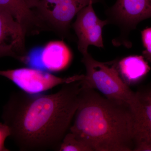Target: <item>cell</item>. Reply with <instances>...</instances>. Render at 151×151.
Returning a JSON list of instances; mask_svg holds the SVG:
<instances>
[{"label":"cell","mask_w":151,"mask_h":151,"mask_svg":"<svg viewBox=\"0 0 151 151\" xmlns=\"http://www.w3.org/2000/svg\"><path fill=\"white\" fill-rule=\"evenodd\" d=\"M58 151H93L89 146L76 137L71 132L66 133L64 136Z\"/></svg>","instance_id":"13"},{"label":"cell","mask_w":151,"mask_h":151,"mask_svg":"<svg viewBox=\"0 0 151 151\" xmlns=\"http://www.w3.org/2000/svg\"><path fill=\"white\" fill-rule=\"evenodd\" d=\"M11 132L7 125L4 123H0V151H9L5 146L6 139L10 137Z\"/></svg>","instance_id":"15"},{"label":"cell","mask_w":151,"mask_h":151,"mask_svg":"<svg viewBox=\"0 0 151 151\" xmlns=\"http://www.w3.org/2000/svg\"><path fill=\"white\" fill-rule=\"evenodd\" d=\"M89 3L77 14L73 25L78 39V48L82 54L88 52L89 45L103 47L102 30L108 21L102 20L97 17L92 4Z\"/></svg>","instance_id":"6"},{"label":"cell","mask_w":151,"mask_h":151,"mask_svg":"<svg viewBox=\"0 0 151 151\" xmlns=\"http://www.w3.org/2000/svg\"><path fill=\"white\" fill-rule=\"evenodd\" d=\"M40 1V0H22L26 5L30 9L36 8Z\"/></svg>","instance_id":"17"},{"label":"cell","mask_w":151,"mask_h":151,"mask_svg":"<svg viewBox=\"0 0 151 151\" xmlns=\"http://www.w3.org/2000/svg\"><path fill=\"white\" fill-rule=\"evenodd\" d=\"M0 76L8 78L23 91L30 94L45 92L60 84L81 81L84 77V75H77L62 78L28 68L0 70Z\"/></svg>","instance_id":"4"},{"label":"cell","mask_w":151,"mask_h":151,"mask_svg":"<svg viewBox=\"0 0 151 151\" xmlns=\"http://www.w3.org/2000/svg\"><path fill=\"white\" fill-rule=\"evenodd\" d=\"M26 28L12 14L0 9V58L9 56L26 63Z\"/></svg>","instance_id":"5"},{"label":"cell","mask_w":151,"mask_h":151,"mask_svg":"<svg viewBox=\"0 0 151 151\" xmlns=\"http://www.w3.org/2000/svg\"><path fill=\"white\" fill-rule=\"evenodd\" d=\"M142 37L145 49L143 51V55L151 63V27L146 28L142 31Z\"/></svg>","instance_id":"14"},{"label":"cell","mask_w":151,"mask_h":151,"mask_svg":"<svg viewBox=\"0 0 151 151\" xmlns=\"http://www.w3.org/2000/svg\"><path fill=\"white\" fill-rule=\"evenodd\" d=\"M0 9L12 14L25 27L27 26H38V18L31 9L22 0H0Z\"/></svg>","instance_id":"12"},{"label":"cell","mask_w":151,"mask_h":151,"mask_svg":"<svg viewBox=\"0 0 151 151\" xmlns=\"http://www.w3.org/2000/svg\"><path fill=\"white\" fill-rule=\"evenodd\" d=\"M134 151H151V144L142 143L137 144L135 146Z\"/></svg>","instance_id":"16"},{"label":"cell","mask_w":151,"mask_h":151,"mask_svg":"<svg viewBox=\"0 0 151 151\" xmlns=\"http://www.w3.org/2000/svg\"><path fill=\"white\" fill-rule=\"evenodd\" d=\"M111 12L119 23L134 28L140 22L151 18V0H117Z\"/></svg>","instance_id":"9"},{"label":"cell","mask_w":151,"mask_h":151,"mask_svg":"<svg viewBox=\"0 0 151 151\" xmlns=\"http://www.w3.org/2000/svg\"><path fill=\"white\" fill-rule=\"evenodd\" d=\"M97 0H40L37 7L40 16L61 31L67 29L77 14Z\"/></svg>","instance_id":"7"},{"label":"cell","mask_w":151,"mask_h":151,"mask_svg":"<svg viewBox=\"0 0 151 151\" xmlns=\"http://www.w3.org/2000/svg\"><path fill=\"white\" fill-rule=\"evenodd\" d=\"M81 81L63 84L54 94L12 93L2 119L20 150L58 151L79 105Z\"/></svg>","instance_id":"1"},{"label":"cell","mask_w":151,"mask_h":151,"mask_svg":"<svg viewBox=\"0 0 151 151\" xmlns=\"http://www.w3.org/2000/svg\"><path fill=\"white\" fill-rule=\"evenodd\" d=\"M71 59L70 50L62 41L50 42L44 47L41 55L44 66L52 71L63 70L69 64Z\"/></svg>","instance_id":"10"},{"label":"cell","mask_w":151,"mask_h":151,"mask_svg":"<svg viewBox=\"0 0 151 151\" xmlns=\"http://www.w3.org/2000/svg\"><path fill=\"white\" fill-rule=\"evenodd\" d=\"M82 55L86 73L81 81V86L96 89L107 98L125 102L134 111L138 103L136 92L121 78L115 67L95 60L88 52Z\"/></svg>","instance_id":"3"},{"label":"cell","mask_w":151,"mask_h":151,"mask_svg":"<svg viewBox=\"0 0 151 151\" xmlns=\"http://www.w3.org/2000/svg\"><path fill=\"white\" fill-rule=\"evenodd\" d=\"M136 94L138 104L134 111L135 146L139 143L151 144V83L141 86Z\"/></svg>","instance_id":"8"},{"label":"cell","mask_w":151,"mask_h":151,"mask_svg":"<svg viewBox=\"0 0 151 151\" xmlns=\"http://www.w3.org/2000/svg\"><path fill=\"white\" fill-rule=\"evenodd\" d=\"M120 72L126 83L138 82L145 77L150 67L142 56H130L122 59L119 63Z\"/></svg>","instance_id":"11"},{"label":"cell","mask_w":151,"mask_h":151,"mask_svg":"<svg viewBox=\"0 0 151 151\" xmlns=\"http://www.w3.org/2000/svg\"><path fill=\"white\" fill-rule=\"evenodd\" d=\"M70 132L95 151H134L135 120L129 104L81 86Z\"/></svg>","instance_id":"2"}]
</instances>
